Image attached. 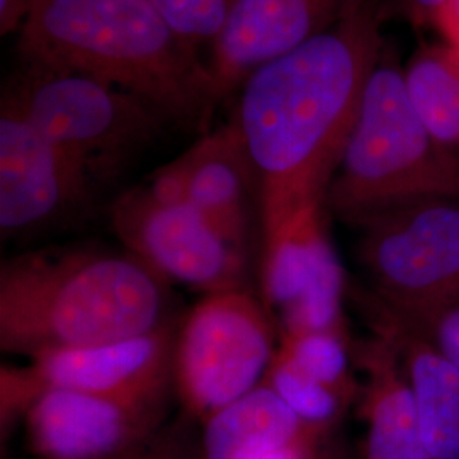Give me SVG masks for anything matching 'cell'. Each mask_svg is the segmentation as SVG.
Instances as JSON below:
<instances>
[{
  "label": "cell",
  "mask_w": 459,
  "mask_h": 459,
  "mask_svg": "<svg viewBox=\"0 0 459 459\" xmlns=\"http://www.w3.org/2000/svg\"><path fill=\"white\" fill-rule=\"evenodd\" d=\"M383 53L377 0L344 13L303 47L252 74L231 125L254 165L265 244L325 195ZM261 244V246H263Z\"/></svg>",
  "instance_id": "obj_1"
},
{
  "label": "cell",
  "mask_w": 459,
  "mask_h": 459,
  "mask_svg": "<svg viewBox=\"0 0 459 459\" xmlns=\"http://www.w3.org/2000/svg\"><path fill=\"white\" fill-rule=\"evenodd\" d=\"M17 49L147 100L167 125L201 128L216 106L208 64L150 0H36Z\"/></svg>",
  "instance_id": "obj_2"
},
{
  "label": "cell",
  "mask_w": 459,
  "mask_h": 459,
  "mask_svg": "<svg viewBox=\"0 0 459 459\" xmlns=\"http://www.w3.org/2000/svg\"><path fill=\"white\" fill-rule=\"evenodd\" d=\"M167 279L132 252L43 248L2 264L0 347L34 358L109 344L169 324Z\"/></svg>",
  "instance_id": "obj_3"
},
{
  "label": "cell",
  "mask_w": 459,
  "mask_h": 459,
  "mask_svg": "<svg viewBox=\"0 0 459 459\" xmlns=\"http://www.w3.org/2000/svg\"><path fill=\"white\" fill-rule=\"evenodd\" d=\"M434 199H459V160L417 115L403 68L381 53L328 184L325 208L361 229L383 214Z\"/></svg>",
  "instance_id": "obj_4"
},
{
  "label": "cell",
  "mask_w": 459,
  "mask_h": 459,
  "mask_svg": "<svg viewBox=\"0 0 459 459\" xmlns=\"http://www.w3.org/2000/svg\"><path fill=\"white\" fill-rule=\"evenodd\" d=\"M98 181L152 143L167 121L147 100L81 74L22 64L2 92Z\"/></svg>",
  "instance_id": "obj_5"
},
{
  "label": "cell",
  "mask_w": 459,
  "mask_h": 459,
  "mask_svg": "<svg viewBox=\"0 0 459 459\" xmlns=\"http://www.w3.org/2000/svg\"><path fill=\"white\" fill-rule=\"evenodd\" d=\"M274 341L269 308L246 288L208 293L176 337L174 381L186 409L208 420L257 388Z\"/></svg>",
  "instance_id": "obj_6"
},
{
  "label": "cell",
  "mask_w": 459,
  "mask_h": 459,
  "mask_svg": "<svg viewBox=\"0 0 459 459\" xmlns=\"http://www.w3.org/2000/svg\"><path fill=\"white\" fill-rule=\"evenodd\" d=\"M359 230L379 312L411 320L459 298V199L417 203Z\"/></svg>",
  "instance_id": "obj_7"
},
{
  "label": "cell",
  "mask_w": 459,
  "mask_h": 459,
  "mask_svg": "<svg viewBox=\"0 0 459 459\" xmlns=\"http://www.w3.org/2000/svg\"><path fill=\"white\" fill-rule=\"evenodd\" d=\"M174 327L109 344L58 349L34 356L24 371H2V424L26 413L38 394L65 388L133 405L162 407L167 383L174 377Z\"/></svg>",
  "instance_id": "obj_8"
},
{
  "label": "cell",
  "mask_w": 459,
  "mask_h": 459,
  "mask_svg": "<svg viewBox=\"0 0 459 459\" xmlns=\"http://www.w3.org/2000/svg\"><path fill=\"white\" fill-rule=\"evenodd\" d=\"M111 225L128 250L165 279L208 293L244 288L247 255L196 210L167 204L134 187L111 206Z\"/></svg>",
  "instance_id": "obj_9"
},
{
  "label": "cell",
  "mask_w": 459,
  "mask_h": 459,
  "mask_svg": "<svg viewBox=\"0 0 459 459\" xmlns=\"http://www.w3.org/2000/svg\"><path fill=\"white\" fill-rule=\"evenodd\" d=\"M96 179L5 100L0 102V230L21 237L91 204Z\"/></svg>",
  "instance_id": "obj_10"
},
{
  "label": "cell",
  "mask_w": 459,
  "mask_h": 459,
  "mask_svg": "<svg viewBox=\"0 0 459 459\" xmlns=\"http://www.w3.org/2000/svg\"><path fill=\"white\" fill-rule=\"evenodd\" d=\"M324 210L296 216L261 246V290L281 333H339L342 269L324 225Z\"/></svg>",
  "instance_id": "obj_11"
},
{
  "label": "cell",
  "mask_w": 459,
  "mask_h": 459,
  "mask_svg": "<svg viewBox=\"0 0 459 459\" xmlns=\"http://www.w3.org/2000/svg\"><path fill=\"white\" fill-rule=\"evenodd\" d=\"M349 0H237L206 60L214 102L229 98L259 68L324 33Z\"/></svg>",
  "instance_id": "obj_12"
},
{
  "label": "cell",
  "mask_w": 459,
  "mask_h": 459,
  "mask_svg": "<svg viewBox=\"0 0 459 459\" xmlns=\"http://www.w3.org/2000/svg\"><path fill=\"white\" fill-rule=\"evenodd\" d=\"M164 407L49 388L24 413L39 459H111L153 437Z\"/></svg>",
  "instance_id": "obj_13"
},
{
  "label": "cell",
  "mask_w": 459,
  "mask_h": 459,
  "mask_svg": "<svg viewBox=\"0 0 459 459\" xmlns=\"http://www.w3.org/2000/svg\"><path fill=\"white\" fill-rule=\"evenodd\" d=\"M176 160L187 204L247 255L252 225L257 221L261 229V199L254 165L237 128L230 123L208 133Z\"/></svg>",
  "instance_id": "obj_14"
},
{
  "label": "cell",
  "mask_w": 459,
  "mask_h": 459,
  "mask_svg": "<svg viewBox=\"0 0 459 459\" xmlns=\"http://www.w3.org/2000/svg\"><path fill=\"white\" fill-rule=\"evenodd\" d=\"M359 354L366 371L364 459H432L419 426L411 385L394 341L377 330Z\"/></svg>",
  "instance_id": "obj_15"
},
{
  "label": "cell",
  "mask_w": 459,
  "mask_h": 459,
  "mask_svg": "<svg viewBox=\"0 0 459 459\" xmlns=\"http://www.w3.org/2000/svg\"><path fill=\"white\" fill-rule=\"evenodd\" d=\"M377 330L394 341L432 459H459V368L422 333L379 312Z\"/></svg>",
  "instance_id": "obj_16"
},
{
  "label": "cell",
  "mask_w": 459,
  "mask_h": 459,
  "mask_svg": "<svg viewBox=\"0 0 459 459\" xmlns=\"http://www.w3.org/2000/svg\"><path fill=\"white\" fill-rule=\"evenodd\" d=\"M318 430L261 383L206 420L203 459H261L284 447L312 444Z\"/></svg>",
  "instance_id": "obj_17"
},
{
  "label": "cell",
  "mask_w": 459,
  "mask_h": 459,
  "mask_svg": "<svg viewBox=\"0 0 459 459\" xmlns=\"http://www.w3.org/2000/svg\"><path fill=\"white\" fill-rule=\"evenodd\" d=\"M411 104L432 138L459 160V55L449 47L419 51L403 68Z\"/></svg>",
  "instance_id": "obj_18"
},
{
  "label": "cell",
  "mask_w": 459,
  "mask_h": 459,
  "mask_svg": "<svg viewBox=\"0 0 459 459\" xmlns=\"http://www.w3.org/2000/svg\"><path fill=\"white\" fill-rule=\"evenodd\" d=\"M281 358L291 362L305 377H312L337 394L347 390V352L339 333L303 332L281 333Z\"/></svg>",
  "instance_id": "obj_19"
},
{
  "label": "cell",
  "mask_w": 459,
  "mask_h": 459,
  "mask_svg": "<svg viewBox=\"0 0 459 459\" xmlns=\"http://www.w3.org/2000/svg\"><path fill=\"white\" fill-rule=\"evenodd\" d=\"M263 383L269 385L305 424L315 429L330 424L341 411L342 394L305 377L278 352Z\"/></svg>",
  "instance_id": "obj_20"
},
{
  "label": "cell",
  "mask_w": 459,
  "mask_h": 459,
  "mask_svg": "<svg viewBox=\"0 0 459 459\" xmlns=\"http://www.w3.org/2000/svg\"><path fill=\"white\" fill-rule=\"evenodd\" d=\"M169 26L201 53L212 48L237 0H150Z\"/></svg>",
  "instance_id": "obj_21"
},
{
  "label": "cell",
  "mask_w": 459,
  "mask_h": 459,
  "mask_svg": "<svg viewBox=\"0 0 459 459\" xmlns=\"http://www.w3.org/2000/svg\"><path fill=\"white\" fill-rule=\"evenodd\" d=\"M398 322L415 328L430 344L436 345L447 359H451L459 368V298L436 310L422 313L411 320Z\"/></svg>",
  "instance_id": "obj_22"
},
{
  "label": "cell",
  "mask_w": 459,
  "mask_h": 459,
  "mask_svg": "<svg viewBox=\"0 0 459 459\" xmlns=\"http://www.w3.org/2000/svg\"><path fill=\"white\" fill-rule=\"evenodd\" d=\"M36 0H0V33L21 31L34 9Z\"/></svg>",
  "instance_id": "obj_23"
},
{
  "label": "cell",
  "mask_w": 459,
  "mask_h": 459,
  "mask_svg": "<svg viewBox=\"0 0 459 459\" xmlns=\"http://www.w3.org/2000/svg\"><path fill=\"white\" fill-rule=\"evenodd\" d=\"M432 24L443 36L444 45L459 55V0H446Z\"/></svg>",
  "instance_id": "obj_24"
},
{
  "label": "cell",
  "mask_w": 459,
  "mask_h": 459,
  "mask_svg": "<svg viewBox=\"0 0 459 459\" xmlns=\"http://www.w3.org/2000/svg\"><path fill=\"white\" fill-rule=\"evenodd\" d=\"M111 459H178L176 458V449L170 447V444L159 443L153 441V437H150L136 447H133L130 451L115 456Z\"/></svg>",
  "instance_id": "obj_25"
},
{
  "label": "cell",
  "mask_w": 459,
  "mask_h": 459,
  "mask_svg": "<svg viewBox=\"0 0 459 459\" xmlns=\"http://www.w3.org/2000/svg\"><path fill=\"white\" fill-rule=\"evenodd\" d=\"M446 0H407V7L411 11V16L415 22L426 24L434 21L437 11L443 7Z\"/></svg>",
  "instance_id": "obj_26"
},
{
  "label": "cell",
  "mask_w": 459,
  "mask_h": 459,
  "mask_svg": "<svg viewBox=\"0 0 459 459\" xmlns=\"http://www.w3.org/2000/svg\"><path fill=\"white\" fill-rule=\"evenodd\" d=\"M310 451H312V444H298V446L274 451L261 459H310Z\"/></svg>",
  "instance_id": "obj_27"
}]
</instances>
